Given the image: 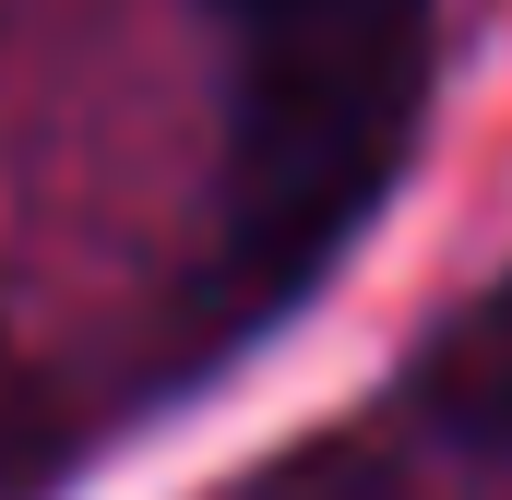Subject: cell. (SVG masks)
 <instances>
[{
  "label": "cell",
  "mask_w": 512,
  "mask_h": 500,
  "mask_svg": "<svg viewBox=\"0 0 512 500\" xmlns=\"http://www.w3.org/2000/svg\"><path fill=\"white\" fill-rule=\"evenodd\" d=\"M262 60H393L429 48V0H215Z\"/></svg>",
  "instance_id": "2"
},
{
  "label": "cell",
  "mask_w": 512,
  "mask_h": 500,
  "mask_svg": "<svg viewBox=\"0 0 512 500\" xmlns=\"http://www.w3.org/2000/svg\"><path fill=\"white\" fill-rule=\"evenodd\" d=\"M429 417L453 429V441H477V453H512V274L477 298V310H453V334L429 346Z\"/></svg>",
  "instance_id": "1"
},
{
  "label": "cell",
  "mask_w": 512,
  "mask_h": 500,
  "mask_svg": "<svg viewBox=\"0 0 512 500\" xmlns=\"http://www.w3.org/2000/svg\"><path fill=\"white\" fill-rule=\"evenodd\" d=\"M48 477H60V429H48L36 381L12 370V346H0V500H48Z\"/></svg>",
  "instance_id": "3"
}]
</instances>
